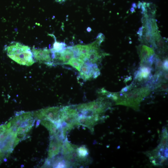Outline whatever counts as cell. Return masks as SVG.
<instances>
[{
  "label": "cell",
  "mask_w": 168,
  "mask_h": 168,
  "mask_svg": "<svg viewBox=\"0 0 168 168\" xmlns=\"http://www.w3.org/2000/svg\"><path fill=\"white\" fill-rule=\"evenodd\" d=\"M49 143L48 154V160L52 159L59 152L62 143L58 135L52 136Z\"/></svg>",
  "instance_id": "cell-12"
},
{
  "label": "cell",
  "mask_w": 168,
  "mask_h": 168,
  "mask_svg": "<svg viewBox=\"0 0 168 168\" xmlns=\"http://www.w3.org/2000/svg\"><path fill=\"white\" fill-rule=\"evenodd\" d=\"M151 70L150 67L140 66L139 69L135 74V80L136 81L141 82L150 80L152 77Z\"/></svg>",
  "instance_id": "cell-13"
},
{
  "label": "cell",
  "mask_w": 168,
  "mask_h": 168,
  "mask_svg": "<svg viewBox=\"0 0 168 168\" xmlns=\"http://www.w3.org/2000/svg\"><path fill=\"white\" fill-rule=\"evenodd\" d=\"M8 56L18 63L23 65L30 66L35 63L33 54L30 49Z\"/></svg>",
  "instance_id": "cell-8"
},
{
  "label": "cell",
  "mask_w": 168,
  "mask_h": 168,
  "mask_svg": "<svg viewBox=\"0 0 168 168\" xmlns=\"http://www.w3.org/2000/svg\"><path fill=\"white\" fill-rule=\"evenodd\" d=\"M153 41L152 48L155 49L159 54H164L167 51V44L161 36L158 29L155 31L153 34Z\"/></svg>",
  "instance_id": "cell-11"
},
{
  "label": "cell",
  "mask_w": 168,
  "mask_h": 168,
  "mask_svg": "<svg viewBox=\"0 0 168 168\" xmlns=\"http://www.w3.org/2000/svg\"><path fill=\"white\" fill-rule=\"evenodd\" d=\"M34 59L40 63L45 64L48 66L54 65L52 53L50 49L46 48L41 49L33 48L32 50Z\"/></svg>",
  "instance_id": "cell-5"
},
{
  "label": "cell",
  "mask_w": 168,
  "mask_h": 168,
  "mask_svg": "<svg viewBox=\"0 0 168 168\" xmlns=\"http://www.w3.org/2000/svg\"><path fill=\"white\" fill-rule=\"evenodd\" d=\"M152 90L147 86L126 92L110 93L109 98L113 100L116 105L126 106L138 111L139 110L141 103L150 94Z\"/></svg>",
  "instance_id": "cell-1"
},
{
  "label": "cell",
  "mask_w": 168,
  "mask_h": 168,
  "mask_svg": "<svg viewBox=\"0 0 168 168\" xmlns=\"http://www.w3.org/2000/svg\"><path fill=\"white\" fill-rule=\"evenodd\" d=\"M137 34L138 35L140 39L141 40L142 35V26L140 27L137 32Z\"/></svg>",
  "instance_id": "cell-21"
},
{
  "label": "cell",
  "mask_w": 168,
  "mask_h": 168,
  "mask_svg": "<svg viewBox=\"0 0 168 168\" xmlns=\"http://www.w3.org/2000/svg\"><path fill=\"white\" fill-rule=\"evenodd\" d=\"M54 37L55 42L53 44V47L50 49L52 53L60 52L66 48V45L64 42H58L56 41V38Z\"/></svg>",
  "instance_id": "cell-18"
},
{
  "label": "cell",
  "mask_w": 168,
  "mask_h": 168,
  "mask_svg": "<svg viewBox=\"0 0 168 168\" xmlns=\"http://www.w3.org/2000/svg\"><path fill=\"white\" fill-rule=\"evenodd\" d=\"M4 156V155L3 152L0 149V162H1L2 159Z\"/></svg>",
  "instance_id": "cell-22"
},
{
  "label": "cell",
  "mask_w": 168,
  "mask_h": 168,
  "mask_svg": "<svg viewBox=\"0 0 168 168\" xmlns=\"http://www.w3.org/2000/svg\"><path fill=\"white\" fill-rule=\"evenodd\" d=\"M79 72L81 77L85 80L92 77L96 78L100 74L96 64L92 63L86 60L81 65Z\"/></svg>",
  "instance_id": "cell-6"
},
{
  "label": "cell",
  "mask_w": 168,
  "mask_h": 168,
  "mask_svg": "<svg viewBox=\"0 0 168 168\" xmlns=\"http://www.w3.org/2000/svg\"><path fill=\"white\" fill-rule=\"evenodd\" d=\"M139 57L140 60V66H151L148 60L154 56L155 51L153 49L145 45H141L138 47Z\"/></svg>",
  "instance_id": "cell-10"
},
{
  "label": "cell",
  "mask_w": 168,
  "mask_h": 168,
  "mask_svg": "<svg viewBox=\"0 0 168 168\" xmlns=\"http://www.w3.org/2000/svg\"><path fill=\"white\" fill-rule=\"evenodd\" d=\"M162 70L165 71H167L168 70V59H165L163 62Z\"/></svg>",
  "instance_id": "cell-20"
},
{
  "label": "cell",
  "mask_w": 168,
  "mask_h": 168,
  "mask_svg": "<svg viewBox=\"0 0 168 168\" xmlns=\"http://www.w3.org/2000/svg\"><path fill=\"white\" fill-rule=\"evenodd\" d=\"M154 62L155 63V68L157 71L162 70L163 62L158 55H155Z\"/></svg>",
  "instance_id": "cell-19"
},
{
  "label": "cell",
  "mask_w": 168,
  "mask_h": 168,
  "mask_svg": "<svg viewBox=\"0 0 168 168\" xmlns=\"http://www.w3.org/2000/svg\"><path fill=\"white\" fill-rule=\"evenodd\" d=\"M33 113L30 112H21L13 118L7 125V128H11L15 130L21 124L33 118Z\"/></svg>",
  "instance_id": "cell-9"
},
{
  "label": "cell",
  "mask_w": 168,
  "mask_h": 168,
  "mask_svg": "<svg viewBox=\"0 0 168 168\" xmlns=\"http://www.w3.org/2000/svg\"><path fill=\"white\" fill-rule=\"evenodd\" d=\"M84 61L80 58L73 57L70 59L66 63L75 68L79 72L80 70L81 65L84 63Z\"/></svg>",
  "instance_id": "cell-17"
},
{
  "label": "cell",
  "mask_w": 168,
  "mask_h": 168,
  "mask_svg": "<svg viewBox=\"0 0 168 168\" xmlns=\"http://www.w3.org/2000/svg\"><path fill=\"white\" fill-rule=\"evenodd\" d=\"M41 124L49 130L51 137L58 135V126L56 123L49 120L43 119L41 120Z\"/></svg>",
  "instance_id": "cell-16"
},
{
  "label": "cell",
  "mask_w": 168,
  "mask_h": 168,
  "mask_svg": "<svg viewBox=\"0 0 168 168\" xmlns=\"http://www.w3.org/2000/svg\"><path fill=\"white\" fill-rule=\"evenodd\" d=\"M61 109L58 107H53L39 110L33 112V117L39 120H49L60 125Z\"/></svg>",
  "instance_id": "cell-4"
},
{
  "label": "cell",
  "mask_w": 168,
  "mask_h": 168,
  "mask_svg": "<svg viewBox=\"0 0 168 168\" xmlns=\"http://www.w3.org/2000/svg\"><path fill=\"white\" fill-rule=\"evenodd\" d=\"M57 2L61 3L65 2L68 0H55Z\"/></svg>",
  "instance_id": "cell-23"
},
{
  "label": "cell",
  "mask_w": 168,
  "mask_h": 168,
  "mask_svg": "<svg viewBox=\"0 0 168 168\" xmlns=\"http://www.w3.org/2000/svg\"><path fill=\"white\" fill-rule=\"evenodd\" d=\"M21 140L15 131L11 128H7L0 136V145L3 151L10 153L12 152Z\"/></svg>",
  "instance_id": "cell-3"
},
{
  "label": "cell",
  "mask_w": 168,
  "mask_h": 168,
  "mask_svg": "<svg viewBox=\"0 0 168 168\" xmlns=\"http://www.w3.org/2000/svg\"><path fill=\"white\" fill-rule=\"evenodd\" d=\"M142 19V35L141 40L146 44L151 45L153 40V34L157 29L156 21L152 17L154 14L144 13Z\"/></svg>",
  "instance_id": "cell-2"
},
{
  "label": "cell",
  "mask_w": 168,
  "mask_h": 168,
  "mask_svg": "<svg viewBox=\"0 0 168 168\" xmlns=\"http://www.w3.org/2000/svg\"><path fill=\"white\" fill-rule=\"evenodd\" d=\"M30 49L28 46L19 42H15L8 46L7 49V55L16 54Z\"/></svg>",
  "instance_id": "cell-14"
},
{
  "label": "cell",
  "mask_w": 168,
  "mask_h": 168,
  "mask_svg": "<svg viewBox=\"0 0 168 168\" xmlns=\"http://www.w3.org/2000/svg\"><path fill=\"white\" fill-rule=\"evenodd\" d=\"M34 122L33 118L21 124L15 131L17 136L24 137L30 130L34 125Z\"/></svg>",
  "instance_id": "cell-15"
},
{
  "label": "cell",
  "mask_w": 168,
  "mask_h": 168,
  "mask_svg": "<svg viewBox=\"0 0 168 168\" xmlns=\"http://www.w3.org/2000/svg\"><path fill=\"white\" fill-rule=\"evenodd\" d=\"M74 57V53L72 46L66 47L59 52L52 53L53 64L66 63Z\"/></svg>",
  "instance_id": "cell-7"
}]
</instances>
